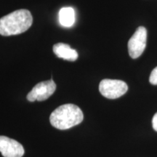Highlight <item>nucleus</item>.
<instances>
[{
    "instance_id": "obj_1",
    "label": "nucleus",
    "mask_w": 157,
    "mask_h": 157,
    "mask_svg": "<svg viewBox=\"0 0 157 157\" xmlns=\"http://www.w3.org/2000/svg\"><path fill=\"white\" fill-rule=\"evenodd\" d=\"M33 23L31 12L25 9L15 10L0 18V34L5 36L26 31Z\"/></svg>"
},
{
    "instance_id": "obj_2",
    "label": "nucleus",
    "mask_w": 157,
    "mask_h": 157,
    "mask_svg": "<svg viewBox=\"0 0 157 157\" xmlns=\"http://www.w3.org/2000/svg\"><path fill=\"white\" fill-rule=\"evenodd\" d=\"M82 110L74 104L68 103L60 105L50 114V124L58 129H68L76 126L83 121Z\"/></svg>"
},
{
    "instance_id": "obj_3",
    "label": "nucleus",
    "mask_w": 157,
    "mask_h": 157,
    "mask_svg": "<svg viewBox=\"0 0 157 157\" xmlns=\"http://www.w3.org/2000/svg\"><path fill=\"white\" fill-rule=\"evenodd\" d=\"M128 86L124 82L117 79L105 78L99 84V91L103 97L109 99H117L124 95Z\"/></svg>"
},
{
    "instance_id": "obj_4",
    "label": "nucleus",
    "mask_w": 157,
    "mask_h": 157,
    "mask_svg": "<svg viewBox=\"0 0 157 157\" xmlns=\"http://www.w3.org/2000/svg\"><path fill=\"white\" fill-rule=\"evenodd\" d=\"M146 29L143 26L138 27L128 42V51L131 58L136 59L143 54L146 47Z\"/></svg>"
},
{
    "instance_id": "obj_5",
    "label": "nucleus",
    "mask_w": 157,
    "mask_h": 157,
    "mask_svg": "<svg viewBox=\"0 0 157 157\" xmlns=\"http://www.w3.org/2000/svg\"><path fill=\"white\" fill-rule=\"evenodd\" d=\"M56 84L52 79L39 82L27 95V100L30 102L44 101L48 99L55 93Z\"/></svg>"
},
{
    "instance_id": "obj_6",
    "label": "nucleus",
    "mask_w": 157,
    "mask_h": 157,
    "mask_svg": "<svg viewBox=\"0 0 157 157\" xmlns=\"http://www.w3.org/2000/svg\"><path fill=\"white\" fill-rule=\"evenodd\" d=\"M0 152L4 157H22L24 148L21 143L6 136H0Z\"/></svg>"
},
{
    "instance_id": "obj_7",
    "label": "nucleus",
    "mask_w": 157,
    "mask_h": 157,
    "mask_svg": "<svg viewBox=\"0 0 157 157\" xmlns=\"http://www.w3.org/2000/svg\"><path fill=\"white\" fill-rule=\"evenodd\" d=\"M53 52L57 57L69 61H75L78 58L77 52L67 44L57 43L53 46Z\"/></svg>"
},
{
    "instance_id": "obj_8",
    "label": "nucleus",
    "mask_w": 157,
    "mask_h": 157,
    "mask_svg": "<svg viewBox=\"0 0 157 157\" xmlns=\"http://www.w3.org/2000/svg\"><path fill=\"white\" fill-rule=\"evenodd\" d=\"M59 21L65 27H71L75 22V12L72 7H63L59 12Z\"/></svg>"
},
{
    "instance_id": "obj_9",
    "label": "nucleus",
    "mask_w": 157,
    "mask_h": 157,
    "mask_svg": "<svg viewBox=\"0 0 157 157\" xmlns=\"http://www.w3.org/2000/svg\"><path fill=\"white\" fill-rule=\"evenodd\" d=\"M149 82L154 85H157V66L154 68L149 77Z\"/></svg>"
},
{
    "instance_id": "obj_10",
    "label": "nucleus",
    "mask_w": 157,
    "mask_h": 157,
    "mask_svg": "<svg viewBox=\"0 0 157 157\" xmlns=\"http://www.w3.org/2000/svg\"><path fill=\"white\" fill-rule=\"evenodd\" d=\"M152 126L155 131L157 132V112L155 113L152 119Z\"/></svg>"
}]
</instances>
